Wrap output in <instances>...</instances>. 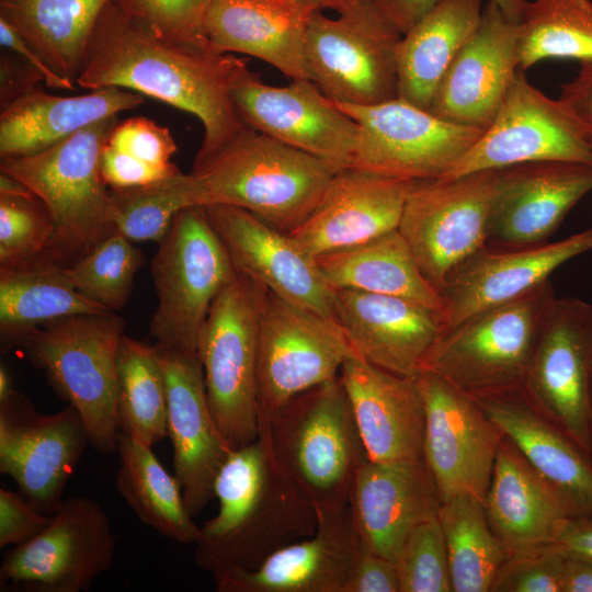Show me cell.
Returning a JSON list of instances; mask_svg holds the SVG:
<instances>
[{"instance_id": "obj_1", "label": "cell", "mask_w": 592, "mask_h": 592, "mask_svg": "<svg viewBox=\"0 0 592 592\" xmlns=\"http://www.w3.org/2000/svg\"><path fill=\"white\" fill-rule=\"evenodd\" d=\"M248 69L247 59L219 53L209 43L163 37L110 0L90 35L76 83L88 90L124 88L195 115L204 128L196 166L247 127L232 89Z\"/></svg>"}, {"instance_id": "obj_2", "label": "cell", "mask_w": 592, "mask_h": 592, "mask_svg": "<svg viewBox=\"0 0 592 592\" xmlns=\"http://www.w3.org/2000/svg\"><path fill=\"white\" fill-rule=\"evenodd\" d=\"M214 493L218 512L200 526L193 555L195 566L212 574L254 569L317 530V512L278 465L262 420L253 442L231 449Z\"/></svg>"}, {"instance_id": "obj_3", "label": "cell", "mask_w": 592, "mask_h": 592, "mask_svg": "<svg viewBox=\"0 0 592 592\" xmlns=\"http://www.w3.org/2000/svg\"><path fill=\"white\" fill-rule=\"evenodd\" d=\"M339 170L247 126L190 173L157 184L182 207L237 206L289 234L310 215Z\"/></svg>"}, {"instance_id": "obj_4", "label": "cell", "mask_w": 592, "mask_h": 592, "mask_svg": "<svg viewBox=\"0 0 592 592\" xmlns=\"http://www.w3.org/2000/svg\"><path fill=\"white\" fill-rule=\"evenodd\" d=\"M117 116L89 125L41 152L1 159L0 172L23 183L48 209L54 236L46 255L67 266L115 232L101 157Z\"/></svg>"}, {"instance_id": "obj_5", "label": "cell", "mask_w": 592, "mask_h": 592, "mask_svg": "<svg viewBox=\"0 0 592 592\" xmlns=\"http://www.w3.org/2000/svg\"><path fill=\"white\" fill-rule=\"evenodd\" d=\"M267 423L274 456L317 516L349 505L367 458L339 377L291 400Z\"/></svg>"}, {"instance_id": "obj_6", "label": "cell", "mask_w": 592, "mask_h": 592, "mask_svg": "<svg viewBox=\"0 0 592 592\" xmlns=\"http://www.w3.org/2000/svg\"><path fill=\"white\" fill-rule=\"evenodd\" d=\"M125 321L117 312L55 320L31 333L22 349L55 392L80 414L90 445L116 452V364Z\"/></svg>"}, {"instance_id": "obj_7", "label": "cell", "mask_w": 592, "mask_h": 592, "mask_svg": "<svg viewBox=\"0 0 592 592\" xmlns=\"http://www.w3.org/2000/svg\"><path fill=\"white\" fill-rule=\"evenodd\" d=\"M157 294L149 332L163 349L197 352L218 293L237 275L204 206L181 208L151 259Z\"/></svg>"}, {"instance_id": "obj_8", "label": "cell", "mask_w": 592, "mask_h": 592, "mask_svg": "<svg viewBox=\"0 0 592 592\" xmlns=\"http://www.w3.org/2000/svg\"><path fill=\"white\" fill-rule=\"evenodd\" d=\"M555 297L547 281L443 331L421 371H431L470 395L522 385Z\"/></svg>"}, {"instance_id": "obj_9", "label": "cell", "mask_w": 592, "mask_h": 592, "mask_svg": "<svg viewBox=\"0 0 592 592\" xmlns=\"http://www.w3.org/2000/svg\"><path fill=\"white\" fill-rule=\"evenodd\" d=\"M263 287L237 273L214 299L197 353L208 405L231 449L259 435L258 335Z\"/></svg>"}, {"instance_id": "obj_10", "label": "cell", "mask_w": 592, "mask_h": 592, "mask_svg": "<svg viewBox=\"0 0 592 592\" xmlns=\"http://www.w3.org/2000/svg\"><path fill=\"white\" fill-rule=\"evenodd\" d=\"M316 10L305 53L311 80L332 101L373 105L398 98L397 47L402 34L378 0H345L328 18Z\"/></svg>"}, {"instance_id": "obj_11", "label": "cell", "mask_w": 592, "mask_h": 592, "mask_svg": "<svg viewBox=\"0 0 592 592\" xmlns=\"http://www.w3.org/2000/svg\"><path fill=\"white\" fill-rule=\"evenodd\" d=\"M352 348L340 325L263 287L258 335L259 419L339 377Z\"/></svg>"}, {"instance_id": "obj_12", "label": "cell", "mask_w": 592, "mask_h": 592, "mask_svg": "<svg viewBox=\"0 0 592 592\" xmlns=\"http://www.w3.org/2000/svg\"><path fill=\"white\" fill-rule=\"evenodd\" d=\"M116 538L94 499L69 497L30 542L9 547L0 565L1 591L82 592L109 571Z\"/></svg>"}, {"instance_id": "obj_13", "label": "cell", "mask_w": 592, "mask_h": 592, "mask_svg": "<svg viewBox=\"0 0 592 592\" xmlns=\"http://www.w3.org/2000/svg\"><path fill=\"white\" fill-rule=\"evenodd\" d=\"M335 104L358 126L349 168L389 178L440 179L483 132L440 118L399 96L373 105Z\"/></svg>"}, {"instance_id": "obj_14", "label": "cell", "mask_w": 592, "mask_h": 592, "mask_svg": "<svg viewBox=\"0 0 592 592\" xmlns=\"http://www.w3.org/2000/svg\"><path fill=\"white\" fill-rule=\"evenodd\" d=\"M520 70L490 125L440 179L533 161L592 166L591 133L560 98L532 86Z\"/></svg>"}, {"instance_id": "obj_15", "label": "cell", "mask_w": 592, "mask_h": 592, "mask_svg": "<svg viewBox=\"0 0 592 592\" xmlns=\"http://www.w3.org/2000/svg\"><path fill=\"white\" fill-rule=\"evenodd\" d=\"M591 375L592 306L556 296L521 386L536 409L592 458Z\"/></svg>"}, {"instance_id": "obj_16", "label": "cell", "mask_w": 592, "mask_h": 592, "mask_svg": "<svg viewBox=\"0 0 592 592\" xmlns=\"http://www.w3.org/2000/svg\"><path fill=\"white\" fill-rule=\"evenodd\" d=\"M498 170L415 181L398 231L440 291L448 274L483 248Z\"/></svg>"}, {"instance_id": "obj_17", "label": "cell", "mask_w": 592, "mask_h": 592, "mask_svg": "<svg viewBox=\"0 0 592 592\" xmlns=\"http://www.w3.org/2000/svg\"><path fill=\"white\" fill-rule=\"evenodd\" d=\"M89 444L87 428L70 405L45 414L16 390L0 400V473L43 513L52 515L59 509Z\"/></svg>"}, {"instance_id": "obj_18", "label": "cell", "mask_w": 592, "mask_h": 592, "mask_svg": "<svg viewBox=\"0 0 592 592\" xmlns=\"http://www.w3.org/2000/svg\"><path fill=\"white\" fill-rule=\"evenodd\" d=\"M417 382L423 398V456L442 503L470 493L482 500L489 488L501 431L473 395L431 371Z\"/></svg>"}, {"instance_id": "obj_19", "label": "cell", "mask_w": 592, "mask_h": 592, "mask_svg": "<svg viewBox=\"0 0 592 592\" xmlns=\"http://www.w3.org/2000/svg\"><path fill=\"white\" fill-rule=\"evenodd\" d=\"M232 99L246 126L340 170L350 167L357 123L312 80L274 87L248 69L235 84Z\"/></svg>"}, {"instance_id": "obj_20", "label": "cell", "mask_w": 592, "mask_h": 592, "mask_svg": "<svg viewBox=\"0 0 592 592\" xmlns=\"http://www.w3.org/2000/svg\"><path fill=\"white\" fill-rule=\"evenodd\" d=\"M237 273L278 297L337 322L334 289L315 257L291 235L230 205L204 206Z\"/></svg>"}, {"instance_id": "obj_21", "label": "cell", "mask_w": 592, "mask_h": 592, "mask_svg": "<svg viewBox=\"0 0 592 592\" xmlns=\"http://www.w3.org/2000/svg\"><path fill=\"white\" fill-rule=\"evenodd\" d=\"M591 191V164L533 161L499 169L486 246L514 249L546 242Z\"/></svg>"}, {"instance_id": "obj_22", "label": "cell", "mask_w": 592, "mask_h": 592, "mask_svg": "<svg viewBox=\"0 0 592 592\" xmlns=\"http://www.w3.org/2000/svg\"><path fill=\"white\" fill-rule=\"evenodd\" d=\"M519 71L517 20L496 0H488L428 111L455 124L486 129Z\"/></svg>"}, {"instance_id": "obj_23", "label": "cell", "mask_w": 592, "mask_h": 592, "mask_svg": "<svg viewBox=\"0 0 592 592\" xmlns=\"http://www.w3.org/2000/svg\"><path fill=\"white\" fill-rule=\"evenodd\" d=\"M156 346L166 376L174 475L195 516L215 498V480L231 448L212 414L198 353Z\"/></svg>"}, {"instance_id": "obj_24", "label": "cell", "mask_w": 592, "mask_h": 592, "mask_svg": "<svg viewBox=\"0 0 592 592\" xmlns=\"http://www.w3.org/2000/svg\"><path fill=\"white\" fill-rule=\"evenodd\" d=\"M592 250V227L551 243L501 249L485 246L446 277L443 331L549 281L569 260ZM442 331V332H443Z\"/></svg>"}, {"instance_id": "obj_25", "label": "cell", "mask_w": 592, "mask_h": 592, "mask_svg": "<svg viewBox=\"0 0 592 592\" xmlns=\"http://www.w3.org/2000/svg\"><path fill=\"white\" fill-rule=\"evenodd\" d=\"M441 505L440 491L424 456L392 462L364 459L349 500L361 540L392 561L409 533L437 516Z\"/></svg>"}, {"instance_id": "obj_26", "label": "cell", "mask_w": 592, "mask_h": 592, "mask_svg": "<svg viewBox=\"0 0 592 592\" xmlns=\"http://www.w3.org/2000/svg\"><path fill=\"white\" fill-rule=\"evenodd\" d=\"M415 181L354 168L339 170L291 235L310 255L355 247L398 229Z\"/></svg>"}, {"instance_id": "obj_27", "label": "cell", "mask_w": 592, "mask_h": 592, "mask_svg": "<svg viewBox=\"0 0 592 592\" xmlns=\"http://www.w3.org/2000/svg\"><path fill=\"white\" fill-rule=\"evenodd\" d=\"M334 307L352 350L401 376H418L443 331L441 311L405 297L342 288Z\"/></svg>"}, {"instance_id": "obj_28", "label": "cell", "mask_w": 592, "mask_h": 592, "mask_svg": "<svg viewBox=\"0 0 592 592\" xmlns=\"http://www.w3.org/2000/svg\"><path fill=\"white\" fill-rule=\"evenodd\" d=\"M339 379L369 460L423 457L425 411L417 376L383 369L352 350Z\"/></svg>"}, {"instance_id": "obj_29", "label": "cell", "mask_w": 592, "mask_h": 592, "mask_svg": "<svg viewBox=\"0 0 592 592\" xmlns=\"http://www.w3.org/2000/svg\"><path fill=\"white\" fill-rule=\"evenodd\" d=\"M349 505L318 515L310 537L288 544L250 570L213 574L218 592H342L360 545Z\"/></svg>"}, {"instance_id": "obj_30", "label": "cell", "mask_w": 592, "mask_h": 592, "mask_svg": "<svg viewBox=\"0 0 592 592\" xmlns=\"http://www.w3.org/2000/svg\"><path fill=\"white\" fill-rule=\"evenodd\" d=\"M316 10L301 0H212L204 34L219 53L249 55L292 80H311L305 42Z\"/></svg>"}, {"instance_id": "obj_31", "label": "cell", "mask_w": 592, "mask_h": 592, "mask_svg": "<svg viewBox=\"0 0 592 592\" xmlns=\"http://www.w3.org/2000/svg\"><path fill=\"white\" fill-rule=\"evenodd\" d=\"M483 504L509 557L551 544L563 522L577 514L503 433Z\"/></svg>"}, {"instance_id": "obj_32", "label": "cell", "mask_w": 592, "mask_h": 592, "mask_svg": "<svg viewBox=\"0 0 592 592\" xmlns=\"http://www.w3.org/2000/svg\"><path fill=\"white\" fill-rule=\"evenodd\" d=\"M473 396L577 514L592 513V458L536 409L521 385Z\"/></svg>"}, {"instance_id": "obj_33", "label": "cell", "mask_w": 592, "mask_h": 592, "mask_svg": "<svg viewBox=\"0 0 592 592\" xmlns=\"http://www.w3.org/2000/svg\"><path fill=\"white\" fill-rule=\"evenodd\" d=\"M145 95L118 87L61 96L38 86L0 112V158L46 150L76 132L145 103Z\"/></svg>"}, {"instance_id": "obj_34", "label": "cell", "mask_w": 592, "mask_h": 592, "mask_svg": "<svg viewBox=\"0 0 592 592\" xmlns=\"http://www.w3.org/2000/svg\"><path fill=\"white\" fill-rule=\"evenodd\" d=\"M113 312L83 296L65 266L46 254L0 266V342L2 352L21 348L39 327L58 319Z\"/></svg>"}, {"instance_id": "obj_35", "label": "cell", "mask_w": 592, "mask_h": 592, "mask_svg": "<svg viewBox=\"0 0 592 592\" xmlns=\"http://www.w3.org/2000/svg\"><path fill=\"white\" fill-rule=\"evenodd\" d=\"M481 0H439L408 32L396 55L398 96L429 110L451 64L477 29Z\"/></svg>"}, {"instance_id": "obj_36", "label": "cell", "mask_w": 592, "mask_h": 592, "mask_svg": "<svg viewBox=\"0 0 592 592\" xmlns=\"http://www.w3.org/2000/svg\"><path fill=\"white\" fill-rule=\"evenodd\" d=\"M316 260L333 289L405 297L444 312L440 291L424 276L398 229Z\"/></svg>"}, {"instance_id": "obj_37", "label": "cell", "mask_w": 592, "mask_h": 592, "mask_svg": "<svg viewBox=\"0 0 592 592\" xmlns=\"http://www.w3.org/2000/svg\"><path fill=\"white\" fill-rule=\"evenodd\" d=\"M109 1L0 0V19L55 72L76 83L90 35Z\"/></svg>"}, {"instance_id": "obj_38", "label": "cell", "mask_w": 592, "mask_h": 592, "mask_svg": "<svg viewBox=\"0 0 592 592\" xmlns=\"http://www.w3.org/2000/svg\"><path fill=\"white\" fill-rule=\"evenodd\" d=\"M115 453L117 491L138 519L167 538L194 544L200 526L186 508L179 480L166 470L152 447L118 432Z\"/></svg>"}, {"instance_id": "obj_39", "label": "cell", "mask_w": 592, "mask_h": 592, "mask_svg": "<svg viewBox=\"0 0 592 592\" xmlns=\"http://www.w3.org/2000/svg\"><path fill=\"white\" fill-rule=\"evenodd\" d=\"M118 431L153 446L168 436L167 384L156 344L124 334L116 364Z\"/></svg>"}, {"instance_id": "obj_40", "label": "cell", "mask_w": 592, "mask_h": 592, "mask_svg": "<svg viewBox=\"0 0 592 592\" xmlns=\"http://www.w3.org/2000/svg\"><path fill=\"white\" fill-rule=\"evenodd\" d=\"M440 520L454 592H490L509 555L491 530L483 500L456 494L442 503Z\"/></svg>"}, {"instance_id": "obj_41", "label": "cell", "mask_w": 592, "mask_h": 592, "mask_svg": "<svg viewBox=\"0 0 592 592\" xmlns=\"http://www.w3.org/2000/svg\"><path fill=\"white\" fill-rule=\"evenodd\" d=\"M517 55L522 71L545 59L592 62V1L524 0Z\"/></svg>"}, {"instance_id": "obj_42", "label": "cell", "mask_w": 592, "mask_h": 592, "mask_svg": "<svg viewBox=\"0 0 592 592\" xmlns=\"http://www.w3.org/2000/svg\"><path fill=\"white\" fill-rule=\"evenodd\" d=\"M144 262L141 250L115 231L65 266V272L83 296L117 312L126 306L135 276Z\"/></svg>"}, {"instance_id": "obj_43", "label": "cell", "mask_w": 592, "mask_h": 592, "mask_svg": "<svg viewBox=\"0 0 592 592\" xmlns=\"http://www.w3.org/2000/svg\"><path fill=\"white\" fill-rule=\"evenodd\" d=\"M54 230L48 209L35 194L0 193V266L45 254Z\"/></svg>"}, {"instance_id": "obj_44", "label": "cell", "mask_w": 592, "mask_h": 592, "mask_svg": "<svg viewBox=\"0 0 592 592\" xmlns=\"http://www.w3.org/2000/svg\"><path fill=\"white\" fill-rule=\"evenodd\" d=\"M395 562L400 592H453L446 543L437 516L409 533Z\"/></svg>"}, {"instance_id": "obj_45", "label": "cell", "mask_w": 592, "mask_h": 592, "mask_svg": "<svg viewBox=\"0 0 592 592\" xmlns=\"http://www.w3.org/2000/svg\"><path fill=\"white\" fill-rule=\"evenodd\" d=\"M112 223L133 242H160L175 214L183 208L173 194L158 184L112 190Z\"/></svg>"}, {"instance_id": "obj_46", "label": "cell", "mask_w": 592, "mask_h": 592, "mask_svg": "<svg viewBox=\"0 0 592 592\" xmlns=\"http://www.w3.org/2000/svg\"><path fill=\"white\" fill-rule=\"evenodd\" d=\"M124 12L159 35L181 42L208 43L204 20L212 0H114Z\"/></svg>"}, {"instance_id": "obj_47", "label": "cell", "mask_w": 592, "mask_h": 592, "mask_svg": "<svg viewBox=\"0 0 592 592\" xmlns=\"http://www.w3.org/2000/svg\"><path fill=\"white\" fill-rule=\"evenodd\" d=\"M563 566L565 554L553 544L510 556L490 592H562Z\"/></svg>"}, {"instance_id": "obj_48", "label": "cell", "mask_w": 592, "mask_h": 592, "mask_svg": "<svg viewBox=\"0 0 592 592\" xmlns=\"http://www.w3.org/2000/svg\"><path fill=\"white\" fill-rule=\"evenodd\" d=\"M107 145L145 164L172 173L180 171L171 161L177 144L170 129L147 117L118 122Z\"/></svg>"}, {"instance_id": "obj_49", "label": "cell", "mask_w": 592, "mask_h": 592, "mask_svg": "<svg viewBox=\"0 0 592 592\" xmlns=\"http://www.w3.org/2000/svg\"><path fill=\"white\" fill-rule=\"evenodd\" d=\"M50 516L32 505L20 492L0 489V548L23 545L37 536Z\"/></svg>"}, {"instance_id": "obj_50", "label": "cell", "mask_w": 592, "mask_h": 592, "mask_svg": "<svg viewBox=\"0 0 592 592\" xmlns=\"http://www.w3.org/2000/svg\"><path fill=\"white\" fill-rule=\"evenodd\" d=\"M342 592H400L396 562L360 540Z\"/></svg>"}, {"instance_id": "obj_51", "label": "cell", "mask_w": 592, "mask_h": 592, "mask_svg": "<svg viewBox=\"0 0 592 592\" xmlns=\"http://www.w3.org/2000/svg\"><path fill=\"white\" fill-rule=\"evenodd\" d=\"M103 180L112 190H124L153 185L177 175L143 162L117 151L106 145L101 157Z\"/></svg>"}, {"instance_id": "obj_52", "label": "cell", "mask_w": 592, "mask_h": 592, "mask_svg": "<svg viewBox=\"0 0 592 592\" xmlns=\"http://www.w3.org/2000/svg\"><path fill=\"white\" fill-rule=\"evenodd\" d=\"M44 81V76L33 65L1 54L0 58V107L4 109Z\"/></svg>"}, {"instance_id": "obj_53", "label": "cell", "mask_w": 592, "mask_h": 592, "mask_svg": "<svg viewBox=\"0 0 592 592\" xmlns=\"http://www.w3.org/2000/svg\"><path fill=\"white\" fill-rule=\"evenodd\" d=\"M439 0H378L401 34L417 24ZM511 16L517 19L524 0H496Z\"/></svg>"}, {"instance_id": "obj_54", "label": "cell", "mask_w": 592, "mask_h": 592, "mask_svg": "<svg viewBox=\"0 0 592 592\" xmlns=\"http://www.w3.org/2000/svg\"><path fill=\"white\" fill-rule=\"evenodd\" d=\"M0 44L20 55L44 76V82L53 89L76 90V83L55 72L27 42L4 20L0 19Z\"/></svg>"}, {"instance_id": "obj_55", "label": "cell", "mask_w": 592, "mask_h": 592, "mask_svg": "<svg viewBox=\"0 0 592 592\" xmlns=\"http://www.w3.org/2000/svg\"><path fill=\"white\" fill-rule=\"evenodd\" d=\"M551 544L567 555L592 562V513L569 516Z\"/></svg>"}, {"instance_id": "obj_56", "label": "cell", "mask_w": 592, "mask_h": 592, "mask_svg": "<svg viewBox=\"0 0 592 592\" xmlns=\"http://www.w3.org/2000/svg\"><path fill=\"white\" fill-rule=\"evenodd\" d=\"M589 128L592 136V62L580 64L577 76L560 86V96Z\"/></svg>"}, {"instance_id": "obj_57", "label": "cell", "mask_w": 592, "mask_h": 592, "mask_svg": "<svg viewBox=\"0 0 592 592\" xmlns=\"http://www.w3.org/2000/svg\"><path fill=\"white\" fill-rule=\"evenodd\" d=\"M562 592H592L591 561L565 554Z\"/></svg>"}, {"instance_id": "obj_58", "label": "cell", "mask_w": 592, "mask_h": 592, "mask_svg": "<svg viewBox=\"0 0 592 592\" xmlns=\"http://www.w3.org/2000/svg\"><path fill=\"white\" fill-rule=\"evenodd\" d=\"M12 378L11 375L5 367V365H0V400L7 398L12 391Z\"/></svg>"}, {"instance_id": "obj_59", "label": "cell", "mask_w": 592, "mask_h": 592, "mask_svg": "<svg viewBox=\"0 0 592 592\" xmlns=\"http://www.w3.org/2000/svg\"><path fill=\"white\" fill-rule=\"evenodd\" d=\"M301 1L310 3V4L315 5L316 8H318L319 10L332 9V10L337 11L339 9V7L345 0H301Z\"/></svg>"}, {"instance_id": "obj_60", "label": "cell", "mask_w": 592, "mask_h": 592, "mask_svg": "<svg viewBox=\"0 0 592 592\" xmlns=\"http://www.w3.org/2000/svg\"><path fill=\"white\" fill-rule=\"evenodd\" d=\"M590 396H591V402H592V375H591V385H590Z\"/></svg>"}, {"instance_id": "obj_61", "label": "cell", "mask_w": 592, "mask_h": 592, "mask_svg": "<svg viewBox=\"0 0 592 592\" xmlns=\"http://www.w3.org/2000/svg\"><path fill=\"white\" fill-rule=\"evenodd\" d=\"M591 141H592V136H591Z\"/></svg>"}]
</instances>
